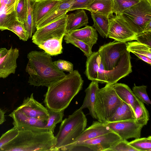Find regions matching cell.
Masks as SVG:
<instances>
[{
  "mask_svg": "<svg viewBox=\"0 0 151 151\" xmlns=\"http://www.w3.org/2000/svg\"><path fill=\"white\" fill-rule=\"evenodd\" d=\"M98 51L105 71L106 84L116 83L132 72L126 42H110L100 46Z\"/></svg>",
  "mask_w": 151,
  "mask_h": 151,
  "instance_id": "1",
  "label": "cell"
},
{
  "mask_svg": "<svg viewBox=\"0 0 151 151\" xmlns=\"http://www.w3.org/2000/svg\"><path fill=\"white\" fill-rule=\"evenodd\" d=\"M84 81L76 70L48 87L44 102L47 108L64 111L82 89Z\"/></svg>",
  "mask_w": 151,
  "mask_h": 151,
  "instance_id": "2",
  "label": "cell"
},
{
  "mask_svg": "<svg viewBox=\"0 0 151 151\" xmlns=\"http://www.w3.org/2000/svg\"><path fill=\"white\" fill-rule=\"evenodd\" d=\"M27 57L26 71L29 75L30 85L48 87L66 75L55 65L51 55L45 52L32 51Z\"/></svg>",
  "mask_w": 151,
  "mask_h": 151,
  "instance_id": "3",
  "label": "cell"
},
{
  "mask_svg": "<svg viewBox=\"0 0 151 151\" xmlns=\"http://www.w3.org/2000/svg\"><path fill=\"white\" fill-rule=\"evenodd\" d=\"M55 143L52 132L21 130L0 151H53Z\"/></svg>",
  "mask_w": 151,
  "mask_h": 151,
  "instance_id": "4",
  "label": "cell"
},
{
  "mask_svg": "<svg viewBox=\"0 0 151 151\" xmlns=\"http://www.w3.org/2000/svg\"><path fill=\"white\" fill-rule=\"evenodd\" d=\"M87 123L85 115L79 109L63 120L55 136L56 143L53 151H59L73 143L86 129Z\"/></svg>",
  "mask_w": 151,
  "mask_h": 151,
  "instance_id": "5",
  "label": "cell"
},
{
  "mask_svg": "<svg viewBox=\"0 0 151 151\" xmlns=\"http://www.w3.org/2000/svg\"><path fill=\"white\" fill-rule=\"evenodd\" d=\"M122 101L117 95L113 84L106 83L104 87L99 88L96 93L94 106L98 121L105 124Z\"/></svg>",
  "mask_w": 151,
  "mask_h": 151,
  "instance_id": "6",
  "label": "cell"
},
{
  "mask_svg": "<svg viewBox=\"0 0 151 151\" xmlns=\"http://www.w3.org/2000/svg\"><path fill=\"white\" fill-rule=\"evenodd\" d=\"M121 15L133 31L139 34L151 21V3L146 0H141Z\"/></svg>",
  "mask_w": 151,
  "mask_h": 151,
  "instance_id": "7",
  "label": "cell"
},
{
  "mask_svg": "<svg viewBox=\"0 0 151 151\" xmlns=\"http://www.w3.org/2000/svg\"><path fill=\"white\" fill-rule=\"evenodd\" d=\"M122 140L117 134L112 132L74 145L64 147L60 150H79L80 149L87 148L94 151H108Z\"/></svg>",
  "mask_w": 151,
  "mask_h": 151,
  "instance_id": "8",
  "label": "cell"
},
{
  "mask_svg": "<svg viewBox=\"0 0 151 151\" xmlns=\"http://www.w3.org/2000/svg\"><path fill=\"white\" fill-rule=\"evenodd\" d=\"M67 15L37 29L32 36V42L37 45L49 39L63 37L66 32Z\"/></svg>",
  "mask_w": 151,
  "mask_h": 151,
  "instance_id": "9",
  "label": "cell"
},
{
  "mask_svg": "<svg viewBox=\"0 0 151 151\" xmlns=\"http://www.w3.org/2000/svg\"><path fill=\"white\" fill-rule=\"evenodd\" d=\"M108 37L115 41L126 42L135 40L137 34L132 29L121 14L109 16Z\"/></svg>",
  "mask_w": 151,
  "mask_h": 151,
  "instance_id": "10",
  "label": "cell"
},
{
  "mask_svg": "<svg viewBox=\"0 0 151 151\" xmlns=\"http://www.w3.org/2000/svg\"><path fill=\"white\" fill-rule=\"evenodd\" d=\"M105 124L123 140L140 137L142 130L143 127L137 123L134 119L106 122Z\"/></svg>",
  "mask_w": 151,
  "mask_h": 151,
  "instance_id": "11",
  "label": "cell"
},
{
  "mask_svg": "<svg viewBox=\"0 0 151 151\" xmlns=\"http://www.w3.org/2000/svg\"><path fill=\"white\" fill-rule=\"evenodd\" d=\"M13 119L14 127L19 131L30 130L34 131H49L45 127L46 121L41 120L28 116L20 110L16 109L9 115Z\"/></svg>",
  "mask_w": 151,
  "mask_h": 151,
  "instance_id": "12",
  "label": "cell"
},
{
  "mask_svg": "<svg viewBox=\"0 0 151 151\" xmlns=\"http://www.w3.org/2000/svg\"><path fill=\"white\" fill-rule=\"evenodd\" d=\"M19 55V50L16 48L11 46L8 50L5 48L0 49V78H4L15 73Z\"/></svg>",
  "mask_w": 151,
  "mask_h": 151,
  "instance_id": "13",
  "label": "cell"
},
{
  "mask_svg": "<svg viewBox=\"0 0 151 151\" xmlns=\"http://www.w3.org/2000/svg\"><path fill=\"white\" fill-rule=\"evenodd\" d=\"M33 94L32 93L29 97L25 98L17 109L29 117L47 121L48 118L47 108L35 100Z\"/></svg>",
  "mask_w": 151,
  "mask_h": 151,
  "instance_id": "14",
  "label": "cell"
},
{
  "mask_svg": "<svg viewBox=\"0 0 151 151\" xmlns=\"http://www.w3.org/2000/svg\"><path fill=\"white\" fill-rule=\"evenodd\" d=\"M112 132L105 124L98 121H93L92 124L86 129L73 143L66 146L74 145Z\"/></svg>",
  "mask_w": 151,
  "mask_h": 151,
  "instance_id": "15",
  "label": "cell"
},
{
  "mask_svg": "<svg viewBox=\"0 0 151 151\" xmlns=\"http://www.w3.org/2000/svg\"><path fill=\"white\" fill-rule=\"evenodd\" d=\"M62 0H43L34 2L33 14V22L35 28Z\"/></svg>",
  "mask_w": 151,
  "mask_h": 151,
  "instance_id": "16",
  "label": "cell"
},
{
  "mask_svg": "<svg viewBox=\"0 0 151 151\" xmlns=\"http://www.w3.org/2000/svg\"><path fill=\"white\" fill-rule=\"evenodd\" d=\"M75 0H62L37 26L36 29L55 21L67 14Z\"/></svg>",
  "mask_w": 151,
  "mask_h": 151,
  "instance_id": "17",
  "label": "cell"
},
{
  "mask_svg": "<svg viewBox=\"0 0 151 151\" xmlns=\"http://www.w3.org/2000/svg\"><path fill=\"white\" fill-rule=\"evenodd\" d=\"M67 32L92 48L93 45L96 43L98 40V35L96 30L93 27L89 25Z\"/></svg>",
  "mask_w": 151,
  "mask_h": 151,
  "instance_id": "18",
  "label": "cell"
},
{
  "mask_svg": "<svg viewBox=\"0 0 151 151\" xmlns=\"http://www.w3.org/2000/svg\"><path fill=\"white\" fill-rule=\"evenodd\" d=\"M88 16L83 9L76 10L74 13L67 15L66 32L79 29L88 23Z\"/></svg>",
  "mask_w": 151,
  "mask_h": 151,
  "instance_id": "19",
  "label": "cell"
},
{
  "mask_svg": "<svg viewBox=\"0 0 151 151\" xmlns=\"http://www.w3.org/2000/svg\"><path fill=\"white\" fill-rule=\"evenodd\" d=\"M99 83L97 81H92L88 87L85 89V96L83 104L79 108L81 110L87 108L89 110V114L93 118L96 119L94 106L96 93L99 88Z\"/></svg>",
  "mask_w": 151,
  "mask_h": 151,
  "instance_id": "20",
  "label": "cell"
},
{
  "mask_svg": "<svg viewBox=\"0 0 151 151\" xmlns=\"http://www.w3.org/2000/svg\"><path fill=\"white\" fill-rule=\"evenodd\" d=\"M126 43L127 50L151 65V47L138 41H130Z\"/></svg>",
  "mask_w": 151,
  "mask_h": 151,
  "instance_id": "21",
  "label": "cell"
},
{
  "mask_svg": "<svg viewBox=\"0 0 151 151\" xmlns=\"http://www.w3.org/2000/svg\"><path fill=\"white\" fill-rule=\"evenodd\" d=\"M113 86L119 98L128 104L134 111V103L137 98L132 90L128 85L124 83H116L113 84Z\"/></svg>",
  "mask_w": 151,
  "mask_h": 151,
  "instance_id": "22",
  "label": "cell"
},
{
  "mask_svg": "<svg viewBox=\"0 0 151 151\" xmlns=\"http://www.w3.org/2000/svg\"><path fill=\"white\" fill-rule=\"evenodd\" d=\"M100 61L101 58L98 51L92 52L91 55L87 58L85 73L88 80L97 81Z\"/></svg>",
  "mask_w": 151,
  "mask_h": 151,
  "instance_id": "23",
  "label": "cell"
},
{
  "mask_svg": "<svg viewBox=\"0 0 151 151\" xmlns=\"http://www.w3.org/2000/svg\"><path fill=\"white\" fill-rule=\"evenodd\" d=\"M131 119H136L134 112L128 104L122 101L121 104L107 122H116Z\"/></svg>",
  "mask_w": 151,
  "mask_h": 151,
  "instance_id": "24",
  "label": "cell"
},
{
  "mask_svg": "<svg viewBox=\"0 0 151 151\" xmlns=\"http://www.w3.org/2000/svg\"><path fill=\"white\" fill-rule=\"evenodd\" d=\"M93 21V27L103 38L108 37L109 28V16L91 12Z\"/></svg>",
  "mask_w": 151,
  "mask_h": 151,
  "instance_id": "25",
  "label": "cell"
},
{
  "mask_svg": "<svg viewBox=\"0 0 151 151\" xmlns=\"http://www.w3.org/2000/svg\"><path fill=\"white\" fill-rule=\"evenodd\" d=\"M63 38V37L49 39L37 46L51 56L57 55L62 53V43Z\"/></svg>",
  "mask_w": 151,
  "mask_h": 151,
  "instance_id": "26",
  "label": "cell"
},
{
  "mask_svg": "<svg viewBox=\"0 0 151 151\" xmlns=\"http://www.w3.org/2000/svg\"><path fill=\"white\" fill-rule=\"evenodd\" d=\"M112 0H93L86 9L92 12L109 16L112 13Z\"/></svg>",
  "mask_w": 151,
  "mask_h": 151,
  "instance_id": "27",
  "label": "cell"
},
{
  "mask_svg": "<svg viewBox=\"0 0 151 151\" xmlns=\"http://www.w3.org/2000/svg\"><path fill=\"white\" fill-rule=\"evenodd\" d=\"M134 110L136 122L143 126L146 125L149 120V112L144 103L138 98L135 102Z\"/></svg>",
  "mask_w": 151,
  "mask_h": 151,
  "instance_id": "28",
  "label": "cell"
},
{
  "mask_svg": "<svg viewBox=\"0 0 151 151\" xmlns=\"http://www.w3.org/2000/svg\"><path fill=\"white\" fill-rule=\"evenodd\" d=\"M47 109L48 118L45 127L49 131L54 133L56 125L63 121L64 111H55Z\"/></svg>",
  "mask_w": 151,
  "mask_h": 151,
  "instance_id": "29",
  "label": "cell"
},
{
  "mask_svg": "<svg viewBox=\"0 0 151 151\" xmlns=\"http://www.w3.org/2000/svg\"><path fill=\"white\" fill-rule=\"evenodd\" d=\"M141 0H112V13L122 14L125 11L138 3Z\"/></svg>",
  "mask_w": 151,
  "mask_h": 151,
  "instance_id": "30",
  "label": "cell"
},
{
  "mask_svg": "<svg viewBox=\"0 0 151 151\" xmlns=\"http://www.w3.org/2000/svg\"><path fill=\"white\" fill-rule=\"evenodd\" d=\"M64 37L66 43L71 44L79 48L83 51L87 58L89 57L91 55L93 52L92 51V48L87 44L70 35L67 32Z\"/></svg>",
  "mask_w": 151,
  "mask_h": 151,
  "instance_id": "31",
  "label": "cell"
},
{
  "mask_svg": "<svg viewBox=\"0 0 151 151\" xmlns=\"http://www.w3.org/2000/svg\"><path fill=\"white\" fill-rule=\"evenodd\" d=\"M27 14L26 20L24 23V26L27 32L29 38H31L33 33L36 29L33 19V11L34 2L31 0H27Z\"/></svg>",
  "mask_w": 151,
  "mask_h": 151,
  "instance_id": "32",
  "label": "cell"
},
{
  "mask_svg": "<svg viewBox=\"0 0 151 151\" xmlns=\"http://www.w3.org/2000/svg\"><path fill=\"white\" fill-rule=\"evenodd\" d=\"M129 144L139 151H151V136L135 138Z\"/></svg>",
  "mask_w": 151,
  "mask_h": 151,
  "instance_id": "33",
  "label": "cell"
},
{
  "mask_svg": "<svg viewBox=\"0 0 151 151\" xmlns=\"http://www.w3.org/2000/svg\"><path fill=\"white\" fill-rule=\"evenodd\" d=\"M7 30L14 33L20 40L25 41L28 39L27 32L25 29L24 24L17 19L8 27Z\"/></svg>",
  "mask_w": 151,
  "mask_h": 151,
  "instance_id": "34",
  "label": "cell"
},
{
  "mask_svg": "<svg viewBox=\"0 0 151 151\" xmlns=\"http://www.w3.org/2000/svg\"><path fill=\"white\" fill-rule=\"evenodd\" d=\"M147 86H137L134 83L132 91L138 99L144 103L149 105L151 104V101L147 92Z\"/></svg>",
  "mask_w": 151,
  "mask_h": 151,
  "instance_id": "35",
  "label": "cell"
},
{
  "mask_svg": "<svg viewBox=\"0 0 151 151\" xmlns=\"http://www.w3.org/2000/svg\"><path fill=\"white\" fill-rule=\"evenodd\" d=\"M27 12V0H19L16 9L17 20L24 24L26 20Z\"/></svg>",
  "mask_w": 151,
  "mask_h": 151,
  "instance_id": "36",
  "label": "cell"
},
{
  "mask_svg": "<svg viewBox=\"0 0 151 151\" xmlns=\"http://www.w3.org/2000/svg\"><path fill=\"white\" fill-rule=\"evenodd\" d=\"M19 131L14 127L3 134L0 138V149L12 140L17 135Z\"/></svg>",
  "mask_w": 151,
  "mask_h": 151,
  "instance_id": "37",
  "label": "cell"
},
{
  "mask_svg": "<svg viewBox=\"0 0 151 151\" xmlns=\"http://www.w3.org/2000/svg\"><path fill=\"white\" fill-rule=\"evenodd\" d=\"M139 151L129 144L127 140H122L108 151Z\"/></svg>",
  "mask_w": 151,
  "mask_h": 151,
  "instance_id": "38",
  "label": "cell"
},
{
  "mask_svg": "<svg viewBox=\"0 0 151 151\" xmlns=\"http://www.w3.org/2000/svg\"><path fill=\"white\" fill-rule=\"evenodd\" d=\"M53 63L56 67L62 71H66L71 73L74 70L73 64L68 61L58 60Z\"/></svg>",
  "mask_w": 151,
  "mask_h": 151,
  "instance_id": "39",
  "label": "cell"
},
{
  "mask_svg": "<svg viewBox=\"0 0 151 151\" xmlns=\"http://www.w3.org/2000/svg\"><path fill=\"white\" fill-rule=\"evenodd\" d=\"M135 40L151 47V31L142 32L137 34Z\"/></svg>",
  "mask_w": 151,
  "mask_h": 151,
  "instance_id": "40",
  "label": "cell"
},
{
  "mask_svg": "<svg viewBox=\"0 0 151 151\" xmlns=\"http://www.w3.org/2000/svg\"><path fill=\"white\" fill-rule=\"evenodd\" d=\"M93 0H75L71 5L69 11L79 9H86Z\"/></svg>",
  "mask_w": 151,
  "mask_h": 151,
  "instance_id": "41",
  "label": "cell"
},
{
  "mask_svg": "<svg viewBox=\"0 0 151 151\" xmlns=\"http://www.w3.org/2000/svg\"><path fill=\"white\" fill-rule=\"evenodd\" d=\"M4 111L0 108V125L2 124L5 121Z\"/></svg>",
  "mask_w": 151,
  "mask_h": 151,
  "instance_id": "42",
  "label": "cell"
},
{
  "mask_svg": "<svg viewBox=\"0 0 151 151\" xmlns=\"http://www.w3.org/2000/svg\"><path fill=\"white\" fill-rule=\"evenodd\" d=\"M150 31H151V21L149 22L146 24L142 32H147Z\"/></svg>",
  "mask_w": 151,
  "mask_h": 151,
  "instance_id": "43",
  "label": "cell"
},
{
  "mask_svg": "<svg viewBox=\"0 0 151 151\" xmlns=\"http://www.w3.org/2000/svg\"><path fill=\"white\" fill-rule=\"evenodd\" d=\"M33 2H37L43 1V0H31Z\"/></svg>",
  "mask_w": 151,
  "mask_h": 151,
  "instance_id": "44",
  "label": "cell"
},
{
  "mask_svg": "<svg viewBox=\"0 0 151 151\" xmlns=\"http://www.w3.org/2000/svg\"><path fill=\"white\" fill-rule=\"evenodd\" d=\"M0 8H1V3H0Z\"/></svg>",
  "mask_w": 151,
  "mask_h": 151,
  "instance_id": "45",
  "label": "cell"
}]
</instances>
